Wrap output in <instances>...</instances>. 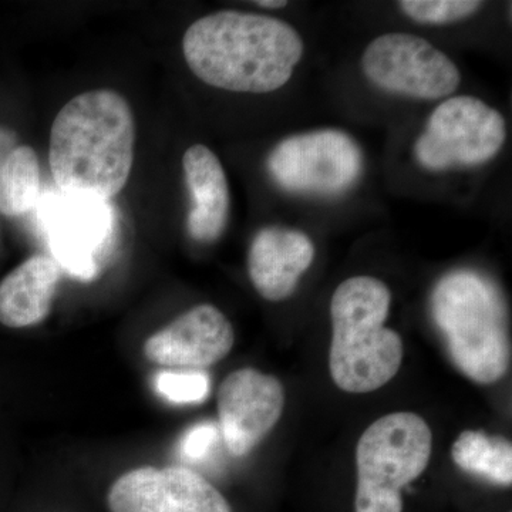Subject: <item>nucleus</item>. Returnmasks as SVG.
I'll return each mask as SVG.
<instances>
[{
  "label": "nucleus",
  "instance_id": "1",
  "mask_svg": "<svg viewBox=\"0 0 512 512\" xmlns=\"http://www.w3.org/2000/svg\"><path fill=\"white\" fill-rule=\"evenodd\" d=\"M305 52L298 30L272 16L220 10L195 20L183 39L188 67L201 82L234 93L282 89Z\"/></svg>",
  "mask_w": 512,
  "mask_h": 512
},
{
  "label": "nucleus",
  "instance_id": "17",
  "mask_svg": "<svg viewBox=\"0 0 512 512\" xmlns=\"http://www.w3.org/2000/svg\"><path fill=\"white\" fill-rule=\"evenodd\" d=\"M39 194L40 167L35 150L16 147L0 163V214H26L37 204Z\"/></svg>",
  "mask_w": 512,
  "mask_h": 512
},
{
  "label": "nucleus",
  "instance_id": "11",
  "mask_svg": "<svg viewBox=\"0 0 512 512\" xmlns=\"http://www.w3.org/2000/svg\"><path fill=\"white\" fill-rule=\"evenodd\" d=\"M284 406V386L275 376L241 369L225 377L218 392V414L229 453H251L274 429Z\"/></svg>",
  "mask_w": 512,
  "mask_h": 512
},
{
  "label": "nucleus",
  "instance_id": "4",
  "mask_svg": "<svg viewBox=\"0 0 512 512\" xmlns=\"http://www.w3.org/2000/svg\"><path fill=\"white\" fill-rule=\"evenodd\" d=\"M390 306L392 292L373 276H353L333 292L329 369L343 392H375L399 372L403 340L384 326Z\"/></svg>",
  "mask_w": 512,
  "mask_h": 512
},
{
  "label": "nucleus",
  "instance_id": "12",
  "mask_svg": "<svg viewBox=\"0 0 512 512\" xmlns=\"http://www.w3.org/2000/svg\"><path fill=\"white\" fill-rule=\"evenodd\" d=\"M234 328L215 306H194L146 340L144 356L154 365L202 372L231 352Z\"/></svg>",
  "mask_w": 512,
  "mask_h": 512
},
{
  "label": "nucleus",
  "instance_id": "2",
  "mask_svg": "<svg viewBox=\"0 0 512 512\" xmlns=\"http://www.w3.org/2000/svg\"><path fill=\"white\" fill-rule=\"evenodd\" d=\"M136 119L113 90L79 94L57 113L49 163L63 194L110 200L127 184L134 163Z\"/></svg>",
  "mask_w": 512,
  "mask_h": 512
},
{
  "label": "nucleus",
  "instance_id": "16",
  "mask_svg": "<svg viewBox=\"0 0 512 512\" xmlns=\"http://www.w3.org/2000/svg\"><path fill=\"white\" fill-rule=\"evenodd\" d=\"M451 457L457 467L473 476L504 487L512 483V444L504 437L463 431L451 447Z\"/></svg>",
  "mask_w": 512,
  "mask_h": 512
},
{
  "label": "nucleus",
  "instance_id": "7",
  "mask_svg": "<svg viewBox=\"0 0 512 512\" xmlns=\"http://www.w3.org/2000/svg\"><path fill=\"white\" fill-rule=\"evenodd\" d=\"M266 168L282 190L338 197L359 181L363 153L348 133L326 128L285 138L269 154Z\"/></svg>",
  "mask_w": 512,
  "mask_h": 512
},
{
  "label": "nucleus",
  "instance_id": "13",
  "mask_svg": "<svg viewBox=\"0 0 512 512\" xmlns=\"http://www.w3.org/2000/svg\"><path fill=\"white\" fill-rule=\"evenodd\" d=\"M316 249L305 232L266 227L256 232L248 252V274L266 301H285L311 268Z\"/></svg>",
  "mask_w": 512,
  "mask_h": 512
},
{
  "label": "nucleus",
  "instance_id": "18",
  "mask_svg": "<svg viewBox=\"0 0 512 512\" xmlns=\"http://www.w3.org/2000/svg\"><path fill=\"white\" fill-rule=\"evenodd\" d=\"M400 9L407 18L423 25H450L476 15L483 8L478 0H403Z\"/></svg>",
  "mask_w": 512,
  "mask_h": 512
},
{
  "label": "nucleus",
  "instance_id": "9",
  "mask_svg": "<svg viewBox=\"0 0 512 512\" xmlns=\"http://www.w3.org/2000/svg\"><path fill=\"white\" fill-rule=\"evenodd\" d=\"M47 241L56 264L70 275L92 281L113 239V212L107 201L63 194L43 212Z\"/></svg>",
  "mask_w": 512,
  "mask_h": 512
},
{
  "label": "nucleus",
  "instance_id": "10",
  "mask_svg": "<svg viewBox=\"0 0 512 512\" xmlns=\"http://www.w3.org/2000/svg\"><path fill=\"white\" fill-rule=\"evenodd\" d=\"M110 512H232L224 495L187 467H140L117 478Z\"/></svg>",
  "mask_w": 512,
  "mask_h": 512
},
{
  "label": "nucleus",
  "instance_id": "19",
  "mask_svg": "<svg viewBox=\"0 0 512 512\" xmlns=\"http://www.w3.org/2000/svg\"><path fill=\"white\" fill-rule=\"evenodd\" d=\"M154 384L164 399L175 404L202 403L211 390L210 376L195 370H164Z\"/></svg>",
  "mask_w": 512,
  "mask_h": 512
},
{
  "label": "nucleus",
  "instance_id": "3",
  "mask_svg": "<svg viewBox=\"0 0 512 512\" xmlns=\"http://www.w3.org/2000/svg\"><path fill=\"white\" fill-rule=\"evenodd\" d=\"M430 311L458 372L478 384L503 379L511 362L507 305L490 278L470 269L444 275L431 292Z\"/></svg>",
  "mask_w": 512,
  "mask_h": 512
},
{
  "label": "nucleus",
  "instance_id": "20",
  "mask_svg": "<svg viewBox=\"0 0 512 512\" xmlns=\"http://www.w3.org/2000/svg\"><path fill=\"white\" fill-rule=\"evenodd\" d=\"M218 436H220V431L215 424H198L185 434L181 441V453L188 460H202L208 456L212 446L217 443Z\"/></svg>",
  "mask_w": 512,
  "mask_h": 512
},
{
  "label": "nucleus",
  "instance_id": "8",
  "mask_svg": "<svg viewBox=\"0 0 512 512\" xmlns=\"http://www.w3.org/2000/svg\"><path fill=\"white\" fill-rule=\"evenodd\" d=\"M360 66L379 89L412 99H443L461 83L456 63L429 40L412 33L376 37L363 52Z\"/></svg>",
  "mask_w": 512,
  "mask_h": 512
},
{
  "label": "nucleus",
  "instance_id": "15",
  "mask_svg": "<svg viewBox=\"0 0 512 512\" xmlns=\"http://www.w3.org/2000/svg\"><path fill=\"white\" fill-rule=\"evenodd\" d=\"M60 266L46 255H35L0 282V323L12 329L39 325L52 311Z\"/></svg>",
  "mask_w": 512,
  "mask_h": 512
},
{
  "label": "nucleus",
  "instance_id": "21",
  "mask_svg": "<svg viewBox=\"0 0 512 512\" xmlns=\"http://www.w3.org/2000/svg\"><path fill=\"white\" fill-rule=\"evenodd\" d=\"M13 144V136L9 133V131L2 130L0 128V163L5 160L6 157L9 156L10 147Z\"/></svg>",
  "mask_w": 512,
  "mask_h": 512
},
{
  "label": "nucleus",
  "instance_id": "6",
  "mask_svg": "<svg viewBox=\"0 0 512 512\" xmlns=\"http://www.w3.org/2000/svg\"><path fill=\"white\" fill-rule=\"evenodd\" d=\"M507 140L503 114L473 96L448 97L434 109L414 143V157L429 171L477 167L500 153Z\"/></svg>",
  "mask_w": 512,
  "mask_h": 512
},
{
  "label": "nucleus",
  "instance_id": "14",
  "mask_svg": "<svg viewBox=\"0 0 512 512\" xmlns=\"http://www.w3.org/2000/svg\"><path fill=\"white\" fill-rule=\"evenodd\" d=\"M191 208L187 231L194 241L214 242L224 234L231 210L227 174L220 158L204 144H194L183 157Z\"/></svg>",
  "mask_w": 512,
  "mask_h": 512
},
{
  "label": "nucleus",
  "instance_id": "22",
  "mask_svg": "<svg viewBox=\"0 0 512 512\" xmlns=\"http://www.w3.org/2000/svg\"><path fill=\"white\" fill-rule=\"evenodd\" d=\"M255 5L265 9H282L288 6V2H285V0H264V2H255Z\"/></svg>",
  "mask_w": 512,
  "mask_h": 512
},
{
  "label": "nucleus",
  "instance_id": "5",
  "mask_svg": "<svg viewBox=\"0 0 512 512\" xmlns=\"http://www.w3.org/2000/svg\"><path fill=\"white\" fill-rule=\"evenodd\" d=\"M433 436L419 414L380 417L356 448V512H403L402 490L429 466Z\"/></svg>",
  "mask_w": 512,
  "mask_h": 512
}]
</instances>
